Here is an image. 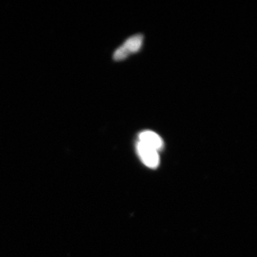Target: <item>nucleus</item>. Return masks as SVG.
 <instances>
[{
	"instance_id": "f257e3e1",
	"label": "nucleus",
	"mask_w": 257,
	"mask_h": 257,
	"mask_svg": "<svg viewBox=\"0 0 257 257\" xmlns=\"http://www.w3.org/2000/svg\"><path fill=\"white\" fill-rule=\"evenodd\" d=\"M143 35L140 34L130 37L121 46L115 51L113 58L116 61L123 60L132 54L139 52L143 46Z\"/></svg>"
},
{
	"instance_id": "f03ea898",
	"label": "nucleus",
	"mask_w": 257,
	"mask_h": 257,
	"mask_svg": "<svg viewBox=\"0 0 257 257\" xmlns=\"http://www.w3.org/2000/svg\"><path fill=\"white\" fill-rule=\"evenodd\" d=\"M137 150H138L139 156L147 167L152 169L158 167L160 164L158 152L151 147L146 146L140 142H139L137 145Z\"/></svg>"
},
{
	"instance_id": "7ed1b4c3",
	"label": "nucleus",
	"mask_w": 257,
	"mask_h": 257,
	"mask_svg": "<svg viewBox=\"0 0 257 257\" xmlns=\"http://www.w3.org/2000/svg\"><path fill=\"white\" fill-rule=\"evenodd\" d=\"M139 138H140V143L147 147H151L157 152L162 150L163 147L164 143L162 138L154 132L144 131L140 134Z\"/></svg>"
}]
</instances>
